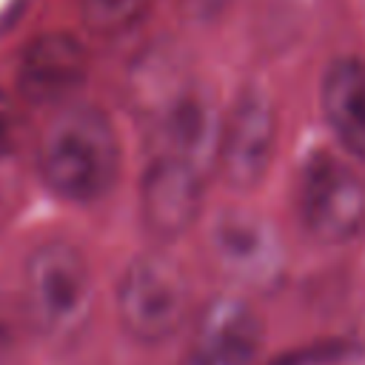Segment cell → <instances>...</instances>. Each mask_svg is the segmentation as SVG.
<instances>
[{"mask_svg": "<svg viewBox=\"0 0 365 365\" xmlns=\"http://www.w3.org/2000/svg\"><path fill=\"white\" fill-rule=\"evenodd\" d=\"M37 171L57 197L91 205L103 200L120 177L123 148L111 117L83 100L54 106L37 137Z\"/></svg>", "mask_w": 365, "mask_h": 365, "instance_id": "1", "label": "cell"}, {"mask_svg": "<svg viewBox=\"0 0 365 365\" xmlns=\"http://www.w3.org/2000/svg\"><path fill=\"white\" fill-rule=\"evenodd\" d=\"M20 302L37 336L48 342L77 339L94 308V277L86 254L66 240L37 245L23 268Z\"/></svg>", "mask_w": 365, "mask_h": 365, "instance_id": "2", "label": "cell"}, {"mask_svg": "<svg viewBox=\"0 0 365 365\" xmlns=\"http://www.w3.org/2000/svg\"><path fill=\"white\" fill-rule=\"evenodd\" d=\"M191 305V285L180 262L168 254L148 251L134 257L117 282V317L123 331L143 345L171 339Z\"/></svg>", "mask_w": 365, "mask_h": 365, "instance_id": "3", "label": "cell"}, {"mask_svg": "<svg viewBox=\"0 0 365 365\" xmlns=\"http://www.w3.org/2000/svg\"><path fill=\"white\" fill-rule=\"evenodd\" d=\"M297 211L314 240L351 242L365 234V177L325 148L311 151L297 174Z\"/></svg>", "mask_w": 365, "mask_h": 365, "instance_id": "4", "label": "cell"}, {"mask_svg": "<svg viewBox=\"0 0 365 365\" xmlns=\"http://www.w3.org/2000/svg\"><path fill=\"white\" fill-rule=\"evenodd\" d=\"M220 134L222 114L208 86L191 77L163 86L151 114L154 154L180 157L208 174L217 165Z\"/></svg>", "mask_w": 365, "mask_h": 365, "instance_id": "5", "label": "cell"}, {"mask_svg": "<svg viewBox=\"0 0 365 365\" xmlns=\"http://www.w3.org/2000/svg\"><path fill=\"white\" fill-rule=\"evenodd\" d=\"M214 257L222 271L251 291L271 294L285 277V248L277 228L245 208L222 211L211 225Z\"/></svg>", "mask_w": 365, "mask_h": 365, "instance_id": "6", "label": "cell"}, {"mask_svg": "<svg viewBox=\"0 0 365 365\" xmlns=\"http://www.w3.org/2000/svg\"><path fill=\"white\" fill-rule=\"evenodd\" d=\"M277 148V114L271 97L248 86L234 100L231 111L222 117L217 163L231 188L251 191L268 174Z\"/></svg>", "mask_w": 365, "mask_h": 365, "instance_id": "7", "label": "cell"}, {"mask_svg": "<svg viewBox=\"0 0 365 365\" xmlns=\"http://www.w3.org/2000/svg\"><path fill=\"white\" fill-rule=\"evenodd\" d=\"M205 177V171L180 157L154 154L140 182V217L145 228L160 240L185 234L200 217Z\"/></svg>", "mask_w": 365, "mask_h": 365, "instance_id": "8", "label": "cell"}, {"mask_svg": "<svg viewBox=\"0 0 365 365\" xmlns=\"http://www.w3.org/2000/svg\"><path fill=\"white\" fill-rule=\"evenodd\" d=\"M88 77V51L68 31H43L31 37L20 57L14 83L26 103L60 106L71 100Z\"/></svg>", "mask_w": 365, "mask_h": 365, "instance_id": "9", "label": "cell"}, {"mask_svg": "<svg viewBox=\"0 0 365 365\" xmlns=\"http://www.w3.org/2000/svg\"><path fill=\"white\" fill-rule=\"evenodd\" d=\"M259 345L257 311L240 297H217L202 308L180 365H254Z\"/></svg>", "mask_w": 365, "mask_h": 365, "instance_id": "10", "label": "cell"}, {"mask_svg": "<svg viewBox=\"0 0 365 365\" xmlns=\"http://www.w3.org/2000/svg\"><path fill=\"white\" fill-rule=\"evenodd\" d=\"M319 106L339 145L365 163V60L336 57L319 80Z\"/></svg>", "mask_w": 365, "mask_h": 365, "instance_id": "11", "label": "cell"}, {"mask_svg": "<svg viewBox=\"0 0 365 365\" xmlns=\"http://www.w3.org/2000/svg\"><path fill=\"white\" fill-rule=\"evenodd\" d=\"M154 0H80V20L97 37H120L151 14Z\"/></svg>", "mask_w": 365, "mask_h": 365, "instance_id": "12", "label": "cell"}, {"mask_svg": "<svg viewBox=\"0 0 365 365\" xmlns=\"http://www.w3.org/2000/svg\"><path fill=\"white\" fill-rule=\"evenodd\" d=\"M34 331L20 297L0 294V365H14L23 356L26 339Z\"/></svg>", "mask_w": 365, "mask_h": 365, "instance_id": "13", "label": "cell"}, {"mask_svg": "<svg viewBox=\"0 0 365 365\" xmlns=\"http://www.w3.org/2000/svg\"><path fill=\"white\" fill-rule=\"evenodd\" d=\"M348 342L345 339H325L319 345L311 348H299V351H288L279 359H274L271 365H322V362H336L348 354Z\"/></svg>", "mask_w": 365, "mask_h": 365, "instance_id": "14", "label": "cell"}, {"mask_svg": "<svg viewBox=\"0 0 365 365\" xmlns=\"http://www.w3.org/2000/svg\"><path fill=\"white\" fill-rule=\"evenodd\" d=\"M14 123H17V117H14V106H11V100L0 91V151L11 143Z\"/></svg>", "mask_w": 365, "mask_h": 365, "instance_id": "15", "label": "cell"}]
</instances>
